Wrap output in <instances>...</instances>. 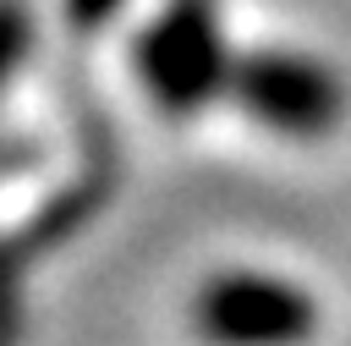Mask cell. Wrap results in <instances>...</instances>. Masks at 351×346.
<instances>
[{
	"instance_id": "8992f818",
	"label": "cell",
	"mask_w": 351,
	"mask_h": 346,
	"mask_svg": "<svg viewBox=\"0 0 351 346\" xmlns=\"http://www.w3.org/2000/svg\"><path fill=\"white\" fill-rule=\"evenodd\" d=\"M11 308H16V297H11V264L0 258V346H11Z\"/></svg>"
},
{
	"instance_id": "7a4b0ae2",
	"label": "cell",
	"mask_w": 351,
	"mask_h": 346,
	"mask_svg": "<svg viewBox=\"0 0 351 346\" xmlns=\"http://www.w3.org/2000/svg\"><path fill=\"white\" fill-rule=\"evenodd\" d=\"M132 60L148 99L165 115H197L225 93V77H230V44L208 0H170L137 33Z\"/></svg>"
},
{
	"instance_id": "277c9868",
	"label": "cell",
	"mask_w": 351,
	"mask_h": 346,
	"mask_svg": "<svg viewBox=\"0 0 351 346\" xmlns=\"http://www.w3.org/2000/svg\"><path fill=\"white\" fill-rule=\"evenodd\" d=\"M27 44H33V11H27V0H0V93L16 77Z\"/></svg>"
},
{
	"instance_id": "3957f363",
	"label": "cell",
	"mask_w": 351,
	"mask_h": 346,
	"mask_svg": "<svg viewBox=\"0 0 351 346\" xmlns=\"http://www.w3.org/2000/svg\"><path fill=\"white\" fill-rule=\"evenodd\" d=\"M192 330L208 346H307L318 297L263 269H219L192 291Z\"/></svg>"
},
{
	"instance_id": "5b68a950",
	"label": "cell",
	"mask_w": 351,
	"mask_h": 346,
	"mask_svg": "<svg viewBox=\"0 0 351 346\" xmlns=\"http://www.w3.org/2000/svg\"><path fill=\"white\" fill-rule=\"evenodd\" d=\"M60 5H66V22H71L77 33H99L126 0H60Z\"/></svg>"
},
{
	"instance_id": "6da1fadb",
	"label": "cell",
	"mask_w": 351,
	"mask_h": 346,
	"mask_svg": "<svg viewBox=\"0 0 351 346\" xmlns=\"http://www.w3.org/2000/svg\"><path fill=\"white\" fill-rule=\"evenodd\" d=\"M225 93L274 137H329L346 121V82L335 77V66H324L318 55L302 49H247L230 55V77Z\"/></svg>"
}]
</instances>
